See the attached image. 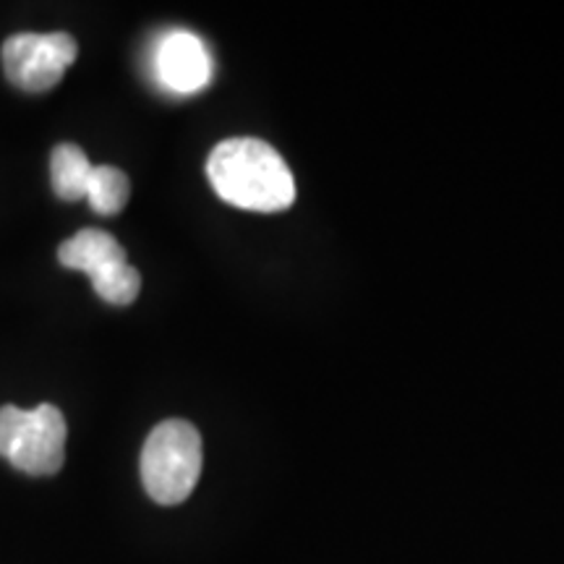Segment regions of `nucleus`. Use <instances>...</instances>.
<instances>
[{
  "label": "nucleus",
  "instance_id": "f257e3e1",
  "mask_svg": "<svg viewBox=\"0 0 564 564\" xmlns=\"http://www.w3.org/2000/svg\"><path fill=\"white\" fill-rule=\"evenodd\" d=\"M212 188L238 209L280 212L295 199L291 167L262 139H225L207 160Z\"/></svg>",
  "mask_w": 564,
  "mask_h": 564
},
{
  "label": "nucleus",
  "instance_id": "f03ea898",
  "mask_svg": "<svg viewBox=\"0 0 564 564\" xmlns=\"http://www.w3.org/2000/svg\"><path fill=\"white\" fill-rule=\"evenodd\" d=\"M202 476V436L188 421H162L141 449V484L158 505H181Z\"/></svg>",
  "mask_w": 564,
  "mask_h": 564
},
{
  "label": "nucleus",
  "instance_id": "7ed1b4c3",
  "mask_svg": "<svg viewBox=\"0 0 564 564\" xmlns=\"http://www.w3.org/2000/svg\"><path fill=\"white\" fill-rule=\"evenodd\" d=\"M66 419L55 405L0 408V457L30 476H53L66 460Z\"/></svg>",
  "mask_w": 564,
  "mask_h": 564
},
{
  "label": "nucleus",
  "instance_id": "20e7f679",
  "mask_svg": "<svg viewBox=\"0 0 564 564\" xmlns=\"http://www.w3.org/2000/svg\"><path fill=\"white\" fill-rule=\"evenodd\" d=\"M58 259L68 270L87 272L95 293L112 306H129L141 291L139 272L129 264L123 246L105 230H82L61 243Z\"/></svg>",
  "mask_w": 564,
  "mask_h": 564
},
{
  "label": "nucleus",
  "instance_id": "39448f33",
  "mask_svg": "<svg viewBox=\"0 0 564 564\" xmlns=\"http://www.w3.org/2000/svg\"><path fill=\"white\" fill-rule=\"evenodd\" d=\"M76 40L66 32L34 34L24 32L9 37L3 45V68L13 87L24 91H47L63 79L76 61Z\"/></svg>",
  "mask_w": 564,
  "mask_h": 564
},
{
  "label": "nucleus",
  "instance_id": "423d86ee",
  "mask_svg": "<svg viewBox=\"0 0 564 564\" xmlns=\"http://www.w3.org/2000/svg\"><path fill=\"white\" fill-rule=\"evenodd\" d=\"M154 68L162 87L178 95H194L212 82V58L204 42L192 32L165 34L154 55Z\"/></svg>",
  "mask_w": 564,
  "mask_h": 564
},
{
  "label": "nucleus",
  "instance_id": "0eeeda50",
  "mask_svg": "<svg viewBox=\"0 0 564 564\" xmlns=\"http://www.w3.org/2000/svg\"><path fill=\"white\" fill-rule=\"evenodd\" d=\"M95 171L87 154L76 144H58L51 154V183L58 199H87L89 175Z\"/></svg>",
  "mask_w": 564,
  "mask_h": 564
},
{
  "label": "nucleus",
  "instance_id": "6e6552de",
  "mask_svg": "<svg viewBox=\"0 0 564 564\" xmlns=\"http://www.w3.org/2000/svg\"><path fill=\"white\" fill-rule=\"evenodd\" d=\"M131 196V183L129 175L112 165H95V171L89 175L87 186V202L97 215H118Z\"/></svg>",
  "mask_w": 564,
  "mask_h": 564
}]
</instances>
